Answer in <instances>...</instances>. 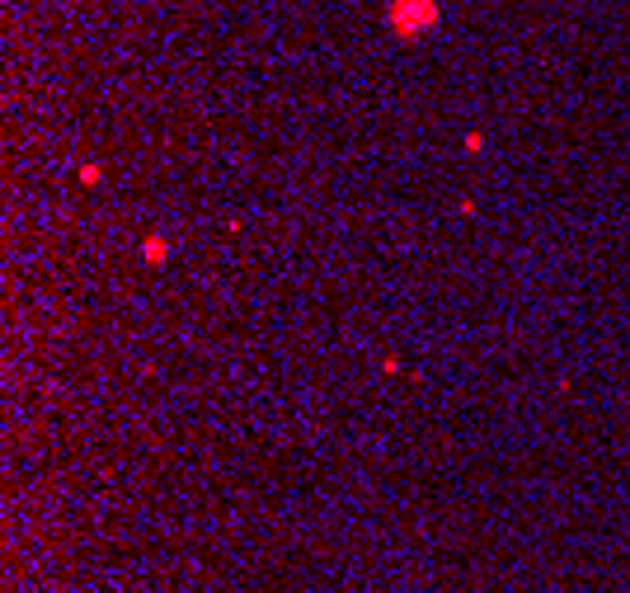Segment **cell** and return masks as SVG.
<instances>
[{
  "label": "cell",
  "mask_w": 630,
  "mask_h": 593,
  "mask_svg": "<svg viewBox=\"0 0 630 593\" xmlns=\"http://www.w3.org/2000/svg\"><path fill=\"white\" fill-rule=\"evenodd\" d=\"M433 19H438V5H433V0H395L391 5V28L405 33V38H414V33L428 28Z\"/></svg>",
  "instance_id": "6da1fadb"
},
{
  "label": "cell",
  "mask_w": 630,
  "mask_h": 593,
  "mask_svg": "<svg viewBox=\"0 0 630 593\" xmlns=\"http://www.w3.org/2000/svg\"><path fill=\"white\" fill-rule=\"evenodd\" d=\"M141 259H146V264H151V269H160V264H165V259H170V241H165V236H156V231H151V236H146V241H141Z\"/></svg>",
  "instance_id": "7a4b0ae2"
},
{
  "label": "cell",
  "mask_w": 630,
  "mask_h": 593,
  "mask_svg": "<svg viewBox=\"0 0 630 593\" xmlns=\"http://www.w3.org/2000/svg\"><path fill=\"white\" fill-rule=\"evenodd\" d=\"M99 179H104V165H80V184L85 189H94Z\"/></svg>",
  "instance_id": "3957f363"
},
{
  "label": "cell",
  "mask_w": 630,
  "mask_h": 593,
  "mask_svg": "<svg viewBox=\"0 0 630 593\" xmlns=\"http://www.w3.org/2000/svg\"><path fill=\"white\" fill-rule=\"evenodd\" d=\"M480 146H485V137H480V132H466V151H471V156L480 151Z\"/></svg>",
  "instance_id": "277c9868"
}]
</instances>
